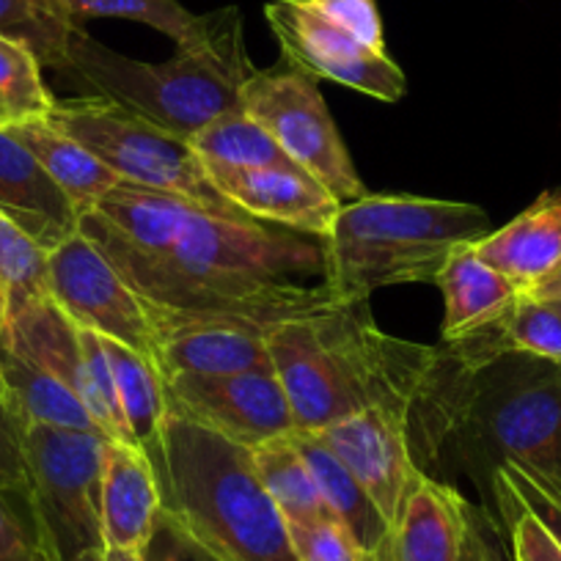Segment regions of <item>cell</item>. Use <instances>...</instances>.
<instances>
[{"mask_svg":"<svg viewBox=\"0 0 561 561\" xmlns=\"http://www.w3.org/2000/svg\"><path fill=\"white\" fill-rule=\"evenodd\" d=\"M158 331V366L163 375H234L273 369L267 333L229 320H196L152 311Z\"/></svg>","mask_w":561,"mask_h":561,"instance_id":"obj_15","label":"cell"},{"mask_svg":"<svg viewBox=\"0 0 561 561\" xmlns=\"http://www.w3.org/2000/svg\"><path fill=\"white\" fill-rule=\"evenodd\" d=\"M0 215L47 251L80 231L78 207L9 129H0Z\"/></svg>","mask_w":561,"mask_h":561,"instance_id":"obj_16","label":"cell"},{"mask_svg":"<svg viewBox=\"0 0 561 561\" xmlns=\"http://www.w3.org/2000/svg\"><path fill=\"white\" fill-rule=\"evenodd\" d=\"M471 248L523 295L534 293L561 267V187L545 191L515 220L484 234Z\"/></svg>","mask_w":561,"mask_h":561,"instance_id":"obj_18","label":"cell"},{"mask_svg":"<svg viewBox=\"0 0 561 561\" xmlns=\"http://www.w3.org/2000/svg\"><path fill=\"white\" fill-rule=\"evenodd\" d=\"M47 122L80 140L118 180L174 193L213 215L248 218L220 196L185 138L102 96L56 100Z\"/></svg>","mask_w":561,"mask_h":561,"instance_id":"obj_6","label":"cell"},{"mask_svg":"<svg viewBox=\"0 0 561 561\" xmlns=\"http://www.w3.org/2000/svg\"><path fill=\"white\" fill-rule=\"evenodd\" d=\"M477 204L421 196H371L342 204L322 240L325 287L342 309L380 289L435 284L449 256L490 234Z\"/></svg>","mask_w":561,"mask_h":561,"instance_id":"obj_4","label":"cell"},{"mask_svg":"<svg viewBox=\"0 0 561 561\" xmlns=\"http://www.w3.org/2000/svg\"><path fill=\"white\" fill-rule=\"evenodd\" d=\"M0 399H3V382H0Z\"/></svg>","mask_w":561,"mask_h":561,"instance_id":"obj_46","label":"cell"},{"mask_svg":"<svg viewBox=\"0 0 561 561\" xmlns=\"http://www.w3.org/2000/svg\"><path fill=\"white\" fill-rule=\"evenodd\" d=\"M289 537L300 561H377V556L369 553L336 517L309 526H289Z\"/></svg>","mask_w":561,"mask_h":561,"instance_id":"obj_34","label":"cell"},{"mask_svg":"<svg viewBox=\"0 0 561 561\" xmlns=\"http://www.w3.org/2000/svg\"><path fill=\"white\" fill-rule=\"evenodd\" d=\"M556 289H561V267L556 270V273L550 275L548 280H542V284H539V287L534 289V293H528V298H545V295L556 293Z\"/></svg>","mask_w":561,"mask_h":561,"instance_id":"obj_41","label":"cell"},{"mask_svg":"<svg viewBox=\"0 0 561 561\" xmlns=\"http://www.w3.org/2000/svg\"><path fill=\"white\" fill-rule=\"evenodd\" d=\"M446 446L488 488L504 462L561 482V364L506 353L479 369Z\"/></svg>","mask_w":561,"mask_h":561,"instance_id":"obj_5","label":"cell"},{"mask_svg":"<svg viewBox=\"0 0 561 561\" xmlns=\"http://www.w3.org/2000/svg\"><path fill=\"white\" fill-rule=\"evenodd\" d=\"M264 20L278 39L284 61L317 80H331L380 102L402 100L408 78L388 50L366 45L317 12L309 0H270Z\"/></svg>","mask_w":561,"mask_h":561,"instance_id":"obj_10","label":"cell"},{"mask_svg":"<svg viewBox=\"0 0 561 561\" xmlns=\"http://www.w3.org/2000/svg\"><path fill=\"white\" fill-rule=\"evenodd\" d=\"M152 311L229 320L270 331L339 311L325 287L322 240L196 209L160 256L116 267Z\"/></svg>","mask_w":561,"mask_h":561,"instance_id":"obj_1","label":"cell"},{"mask_svg":"<svg viewBox=\"0 0 561 561\" xmlns=\"http://www.w3.org/2000/svg\"><path fill=\"white\" fill-rule=\"evenodd\" d=\"M196 158L207 171H242L264 165H295L267 129L253 122L245 111H231L213 118L187 138Z\"/></svg>","mask_w":561,"mask_h":561,"instance_id":"obj_26","label":"cell"},{"mask_svg":"<svg viewBox=\"0 0 561 561\" xmlns=\"http://www.w3.org/2000/svg\"><path fill=\"white\" fill-rule=\"evenodd\" d=\"M107 438L83 430L28 424V499L53 561H83L105 550L100 526L102 457Z\"/></svg>","mask_w":561,"mask_h":561,"instance_id":"obj_7","label":"cell"},{"mask_svg":"<svg viewBox=\"0 0 561 561\" xmlns=\"http://www.w3.org/2000/svg\"><path fill=\"white\" fill-rule=\"evenodd\" d=\"M47 295L83 331L158 360V331L147 300L83 231L50 251Z\"/></svg>","mask_w":561,"mask_h":561,"instance_id":"obj_9","label":"cell"},{"mask_svg":"<svg viewBox=\"0 0 561 561\" xmlns=\"http://www.w3.org/2000/svg\"><path fill=\"white\" fill-rule=\"evenodd\" d=\"M144 561H218L202 542L191 537L169 512L163 510L152 537L144 545Z\"/></svg>","mask_w":561,"mask_h":561,"instance_id":"obj_38","label":"cell"},{"mask_svg":"<svg viewBox=\"0 0 561 561\" xmlns=\"http://www.w3.org/2000/svg\"><path fill=\"white\" fill-rule=\"evenodd\" d=\"M220 196L242 215L298 234L325 240L342 202L298 165L207 171Z\"/></svg>","mask_w":561,"mask_h":561,"instance_id":"obj_13","label":"cell"},{"mask_svg":"<svg viewBox=\"0 0 561 561\" xmlns=\"http://www.w3.org/2000/svg\"><path fill=\"white\" fill-rule=\"evenodd\" d=\"M444 293V342H468L484 333L504 331L523 293L506 275L490 267L471 245L449 256L435 278Z\"/></svg>","mask_w":561,"mask_h":561,"instance_id":"obj_20","label":"cell"},{"mask_svg":"<svg viewBox=\"0 0 561 561\" xmlns=\"http://www.w3.org/2000/svg\"><path fill=\"white\" fill-rule=\"evenodd\" d=\"M311 7L336 25L347 28L350 34L358 36L366 45L377 47V50H388L386 47V31H382L380 9L377 0H309Z\"/></svg>","mask_w":561,"mask_h":561,"instance_id":"obj_37","label":"cell"},{"mask_svg":"<svg viewBox=\"0 0 561 561\" xmlns=\"http://www.w3.org/2000/svg\"><path fill=\"white\" fill-rule=\"evenodd\" d=\"M0 342L72 388L100 427V399H96L94 377H91L89 360L80 344V328L50 298H39L12 311Z\"/></svg>","mask_w":561,"mask_h":561,"instance_id":"obj_19","label":"cell"},{"mask_svg":"<svg viewBox=\"0 0 561 561\" xmlns=\"http://www.w3.org/2000/svg\"><path fill=\"white\" fill-rule=\"evenodd\" d=\"M163 515L158 468L138 446L107 440L102 457L100 526L105 548L144 550Z\"/></svg>","mask_w":561,"mask_h":561,"instance_id":"obj_17","label":"cell"},{"mask_svg":"<svg viewBox=\"0 0 561 561\" xmlns=\"http://www.w3.org/2000/svg\"><path fill=\"white\" fill-rule=\"evenodd\" d=\"M100 561H144L140 550H127V548H105L102 550Z\"/></svg>","mask_w":561,"mask_h":561,"instance_id":"obj_40","label":"cell"},{"mask_svg":"<svg viewBox=\"0 0 561 561\" xmlns=\"http://www.w3.org/2000/svg\"><path fill=\"white\" fill-rule=\"evenodd\" d=\"M490 493L510 534L512 561H561V545L556 542L553 534L539 523V517L517 499L515 490L499 473L490 479Z\"/></svg>","mask_w":561,"mask_h":561,"instance_id":"obj_31","label":"cell"},{"mask_svg":"<svg viewBox=\"0 0 561 561\" xmlns=\"http://www.w3.org/2000/svg\"><path fill=\"white\" fill-rule=\"evenodd\" d=\"M69 14L83 28L89 20H133L160 31L174 45L198 39L207 28V14H193L180 0H67Z\"/></svg>","mask_w":561,"mask_h":561,"instance_id":"obj_28","label":"cell"},{"mask_svg":"<svg viewBox=\"0 0 561 561\" xmlns=\"http://www.w3.org/2000/svg\"><path fill=\"white\" fill-rule=\"evenodd\" d=\"M28 490L0 488V561H45Z\"/></svg>","mask_w":561,"mask_h":561,"instance_id":"obj_33","label":"cell"},{"mask_svg":"<svg viewBox=\"0 0 561 561\" xmlns=\"http://www.w3.org/2000/svg\"><path fill=\"white\" fill-rule=\"evenodd\" d=\"M240 107L267 129L280 152L320 180L339 202L350 204L366 196L347 144L309 72L287 61L256 69L242 85Z\"/></svg>","mask_w":561,"mask_h":561,"instance_id":"obj_8","label":"cell"},{"mask_svg":"<svg viewBox=\"0 0 561 561\" xmlns=\"http://www.w3.org/2000/svg\"><path fill=\"white\" fill-rule=\"evenodd\" d=\"M479 526V512L451 484L424 473L375 556L377 561H468Z\"/></svg>","mask_w":561,"mask_h":561,"instance_id":"obj_14","label":"cell"},{"mask_svg":"<svg viewBox=\"0 0 561 561\" xmlns=\"http://www.w3.org/2000/svg\"><path fill=\"white\" fill-rule=\"evenodd\" d=\"M9 314H12V300H9V289L0 284V336L7 333Z\"/></svg>","mask_w":561,"mask_h":561,"instance_id":"obj_42","label":"cell"},{"mask_svg":"<svg viewBox=\"0 0 561 561\" xmlns=\"http://www.w3.org/2000/svg\"><path fill=\"white\" fill-rule=\"evenodd\" d=\"M501 479L515 490L517 499L539 517L545 528L556 537V542L561 545V482L559 479L542 477L537 471H528V468L515 466V462H504L499 468Z\"/></svg>","mask_w":561,"mask_h":561,"instance_id":"obj_35","label":"cell"},{"mask_svg":"<svg viewBox=\"0 0 561 561\" xmlns=\"http://www.w3.org/2000/svg\"><path fill=\"white\" fill-rule=\"evenodd\" d=\"M534 300H542V304L553 306V309H556V311H559V314H561V289H556V293L545 295V298H534Z\"/></svg>","mask_w":561,"mask_h":561,"instance_id":"obj_44","label":"cell"},{"mask_svg":"<svg viewBox=\"0 0 561 561\" xmlns=\"http://www.w3.org/2000/svg\"><path fill=\"white\" fill-rule=\"evenodd\" d=\"M314 435L353 471L382 517L397 520L408 493L424 477L408 424L388 410L366 408Z\"/></svg>","mask_w":561,"mask_h":561,"instance_id":"obj_12","label":"cell"},{"mask_svg":"<svg viewBox=\"0 0 561 561\" xmlns=\"http://www.w3.org/2000/svg\"><path fill=\"white\" fill-rule=\"evenodd\" d=\"M25 424L18 410L0 399V488L28 490V455H25Z\"/></svg>","mask_w":561,"mask_h":561,"instance_id":"obj_36","label":"cell"},{"mask_svg":"<svg viewBox=\"0 0 561 561\" xmlns=\"http://www.w3.org/2000/svg\"><path fill=\"white\" fill-rule=\"evenodd\" d=\"M253 72L237 7L209 12L204 34L176 45L174 56L160 64L122 56L80 31L64 69L89 94L116 102L185 140L213 118L240 111V91Z\"/></svg>","mask_w":561,"mask_h":561,"instance_id":"obj_2","label":"cell"},{"mask_svg":"<svg viewBox=\"0 0 561 561\" xmlns=\"http://www.w3.org/2000/svg\"><path fill=\"white\" fill-rule=\"evenodd\" d=\"M102 559V553L100 556H89V559H83V561H100ZM45 561H53V559H45Z\"/></svg>","mask_w":561,"mask_h":561,"instance_id":"obj_45","label":"cell"},{"mask_svg":"<svg viewBox=\"0 0 561 561\" xmlns=\"http://www.w3.org/2000/svg\"><path fill=\"white\" fill-rule=\"evenodd\" d=\"M169 410L245 449L295 433L287 393L273 369L234 375H163Z\"/></svg>","mask_w":561,"mask_h":561,"instance_id":"obj_11","label":"cell"},{"mask_svg":"<svg viewBox=\"0 0 561 561\" xmlns=\"http://www.w3.org/2000/svg\"><path fill=\"white\" fill-rule=\"evenodd\" d=\"M42 69L45 67L28 47L0 36V96L18 122L47 118L56 107V96L47 89Z\"/></svg>","mask_w":561,"mask_h":561,"instance_id":"obj_30","label":"cell"},{"mask_svg":"<svg viewBox=\"0 0 561 561\" xmlns=\"http://www.w3.org/2000/svg\"><path fill=\"white\" fill-rule=\"evenodd\" d=\"M506 342L512 353L561 364V314L553 306L523 295L506 325Z\"/></svg>","mask_w":561,"mask_h":561,"instance_id":"obj_32","label":"cell"},{"mask_svg":"<svg viewBox=\"0 0 561 561\" xmlns=\"http://www.w3.org/2000/svg\"><path fill=\"white\" fill-rule=\"evenodd\" d=\"M468 561H504L501 559V553L495 550V545L490 542L488 537V528L479 526V534L477 539H473V550H471V559Z\"/></svg>","mask_w":561,"mask_h":561,"instance_id":"obj_39","label":"cell"},{"mask_svg":"<svg viewBox=\"0 0 561 561\" xmlns=\"http://www.w3.org/2000/svg\"><path fill=\"white\" fill-rule=\"evenodd\" d=\"M105 353L111 358L113 377H116L118 404H122L124 424H127L133 444L154 462L163 455L165 427H169L171 410L165 393V377L158 360L135 353L124 344L102 339Z\"/></svg>","mask_w":561,"mask_h":561,"instance_id":"obj_21","label":"cell"},{"mask_svg":"<svg viewBox=\"0 0 561 561\" xmlns=\"http://www.w3.org/2000/svg\"><path fill=\"white\" fill-rule=\"evenodd\" d=\"M251 455L270 499L275 501L287 526H309V523L333 517L293 435L267 440L251 449Z\"/></svg>","mask_w":561,"mask_h":561,"instance_id":"obj_25","label":"cell"},{"mask_svg":"<svg viewBox=\"0 0 561 561\" xmlns=\"http://www.w3.org/2000/svg\"><path fill=\"white\" fill-rule=\"evenodd\" d=\"M14 122H18V118H14L12 107H9V105H7V100H3V96H0V129H9V127H12Z\"/></svg>","mask_w":561,"mask_h":561,"instance_id":"obj_43","label":"cell"},{"mask_svg":"<svg viewBox=\"0 0 561 561\" xmlns=\"http://www.w3.org/2000/svg\"><path fill=\"white\" fill-rule=\"evenodd\" d=\"M80 28L67 0H0V36L28 47L45 69L64 75Z\"/></svg>","mask_w":561,"mask_h":561,"instance_id":"obj_27","label":"cell"},{"mask_svg":"<svg viewBox=\"0 0 561 561\" xmlns=\"http://www.w3.org/2000/svg\"><path fill=\"white\" fill-rule=\"evenodd\" d=\"M0 382H3V399L18 410L25 424H50V427L102 435L72 388L64 386L50 371L25 360L3 342H0Z\"/></svg>","mask_w":561,"mask_h":561,"instance_id":"obj_23","label":"cell"},{"mask_svg":"<svg viewBox=\"0 0 561 561\" xmlns=\"http://www.w3.org/2000/svg\"><path fill=\"white\" fill-rule=\"evenodd\" d=\"M295 444L304 451L306 462H309L311 473L317 479V488H320L322 499H325L328 510L333 512L342 526H347V531L364 545L369 553H377L386 542L388 531H391V523L382 517V512L377 510V504L371 501V495L360 488L358 479L353 477L347 466L328 449L320 440V435L314 433H293Z\"/></svg>","mask_w":561,"mask_h":561,"instance_id":"obj_24","label":"cell"},{"mask_svg":"<svg viewBox=\"0 0 561 561\" xmlns=\"http://www.w3.org/2000/svg\"><path fill=\"white\" fill-rule=\"evenodd\" d=\"M154 468L163 510L218 561H300L251 449L171 413Z\"/></svg>","mask_w":561,"mask_h":561,"instance_id":"obj_3","label":"cell"},{"mask_svg":"<svg viewBox=\"0 0 561 561\" xmlns=\"http://www.w3.org/2000/svg\"><path fill=\"white\" fill-rule=\"evenodd\" d=\"M47 270H50V251L25 234L7 215H0V284L9 289L12 311L39 298H50Z\"/></svg>","mask_w":561,"mask_h":561,"instance_id":"obj_29","label":"cell"},{"mask_svg":"<svg viewBox=\"0 0 561 561\" xmlns=\"http://www.w3.org/2000/svg\"><path fill=\"white\" fill-rule=\"evenodd\" d=\"M9 133L31 149V154L39 160L50 180L67 193L80 215L89 213L105 193H111L118 182H124L96 154H91L80 140L61 133L47 118L18 122L9 127Z\"/></svg>","mask_w":561,"mask_h":561,"instance_id":"obj_22","label":"cell"}]
</instances>
